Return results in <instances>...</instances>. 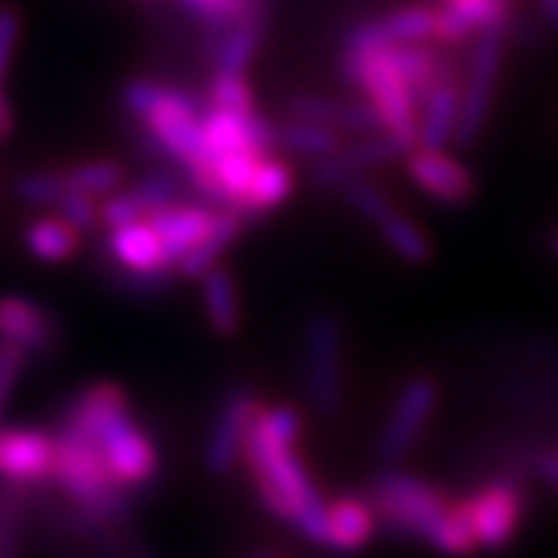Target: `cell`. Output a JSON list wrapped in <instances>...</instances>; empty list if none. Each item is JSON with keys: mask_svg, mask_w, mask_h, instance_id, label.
Wrapping results in <instances>:
<instances>
[{"mask_svg": "<svg viewBox=\"0 0 558 558\" xmlns=\"http://www.w3.org/2000/svg\"><path fill=\"white\" fill-rule=\"evenodd\" d=\"M13 134V106L3 94V81H0V140H7Z\"/></svg>", "mask_w": 558, "mask_h": 558, "instance_id": "b9f144b4", "label": "cell"}, {"mask_svg": "<svg viewBox=\"0 0 558 558\" xmlns=\"http://www.w3.org/2000/svg\"><path fill=\"white\" fill-rule=\"evenodd\" d=\"M403 156H407V149L391 134H385V131L363 134V137L351 140V143H341L332 156L311 161L307 178H311L314 190L332 193V190H341L344 183L366 178L369 171L385 168V165L403 159Z\"/></svg>", "mask_w": 558, "mask_h": 558, "instance_id": "30bf717a", "label": "cell"}, {"mask_svg": "<svg viewBox=\"0 0 558 558\" xmlns=\"http://www.w3.org/2000/svg\"><path fill=\"white\" fill-rule=\"evenodd\" d=\"M438 400L440 385L435 376H413L400 385L398 398L391 403L376 438V453L381 462H400L403 457H410V450L416 447L422 432L435 416Z\"/></svg>", "mask_w": 558, "mask_h": 558, "instance_id": "8992f818", "label": "cell"}, {"mask_svg": "<svg viewBox=\"0 0 558 558\" xmlns=\"http://www.w3.org/2000/svg\"><path fill=\"white\" fill-rule=\"evenodd\" d=\"M462 512L472 524V534L478 539V549H502L519 534L527 494L519 481L499 478L478 487L472 497L459 499Z\"/></svg>", "mask_w": 558, "mask_h": 558, "instance_id": "52a82bcc", "label": "cell"}, {"mask_svg": "<svg viewBox=\"0 0 558 558\" xmlns=\"http://www.w3.org/2000/svg\"><path fill=\"white\" fill-rule=\"evenodd\" d=\"M128 413H131V398L119 381H94L78 388L72 398H65L53 422V432L78 435L97 444L102 432Z\"/></svg>", "mask_w": 558, "mask_h": 558, "instance_id": "4fadbf2b", "label": "cell"}, {"mask_svg": "<svg viewBox=\"0 0 558 558\" xmlns=\"http://www.w3.org/2000/svg\"><path fill=\"white\" fill-rule=\"evenodd\" d=\"M202 314L218 339H233L242 329L240 282L227 264L211 267L202 277Z\"/></svg>", "mask_w": 558, "mask_h": 558, "instance_id": "ffe728a7", "label": "cell"}, {"mask_svg": "<svg viewBox=\"0 0 558 558\" xmlns=\"http://www.w3.org/2000/svg\"><path fill=\"white\" fill-rule=\"evenodd\" d=\"M22 240H25V248L35 258L47 260V264L72 260L81 248V233L72 223H65L60 215L57 218L28 220L25 230H22Z\"/></svg>", "mask_w": 558, "mask_h": 558, "instance_id": "cb8c5ba5", "label": "cell"}, {"mask_svg": "<svg viewBox=\"0 0 558 558\" xmlns=\"http://www.w3.org/2000/svg\"><path fill=\"white\" fill-rule=\"evenodd\" d=\"M537 475L558 487V450H553V453H543V457L537 459Z\"/></svg>", "mask_w": 558, "mask_h": 558, "instance_id": "60d3db41", "label": "cell"}, {"mask_svg": "<svg viewBox=\"0 0 558 558\" xmlns=\"http://www.w3.org/2000/svg\"><path fill=\"white\" fill-rule=\"evenodd\" d=\"M16 40H20V13L13 7H0V81L10 72Z\"/></svg>", "mask_w": 558, "mask_h": 558, "instance_id": "ab89813d", "label": "cell"}, {"mask_svg": "<svg viewBox=\"0 0 558 558\" xmlns=\"http://www.w3.org/2000/svg\"><path fill=\"white\" fill-rule=\"evenodd\" d=\"M100 274L116 292L128 299H159L178 279V270H131L116 264L109 255L100 258Z\"/></svg>", "mask_w": 558, "mask_h": 558, "instance_id": "4316f807", "label": "cell"}, {"mask_svg": "<svg viewBox=\"0 0 558 558\" xmlns=\"http://www.w3.org/2000/svg\"><path fill=\"white\" fill-rule=\"evenodd\" d=\"M28 357L22 354L16 344L0 339V418L7 413V403L13 398L16 385H20L22 369H25Z\"/></svg>", "mask_w": 558, "mask_h": 558, "instance_id": "f35d334b", "label": "cell"}, {"mask_svg": "<svg viewBox=\"0 0 558 558\" xmlns=\"http://www.w3.org/2000/svg\"><path fill=\"white\" fill-rule=\"evenodd\" d=\"M69 186H75L81 193L94 196V199H106L112 193H119L121 183H124V168L119 161L109 159H94V161H78L65 171Z\"/></svg>", "mask_w": 558, "mask_h": 558, "instance_id": "f1b7e54d", "label": "cell"}, {"mask_svg": "<svg viewBox=\"0 0 558 558\" xmlns=\"http://www.w3.org/2000/svg\"><path fill=\"white\" fill-rule=\"evenodd\" d=\"M65 190V171H25L13 180V196L28 208H57Z\"/></svg>", "mask_w": 558, "mask_h": 558, "instance_id": "4dcf8cb0", "label": "cell"}, {"mask_svg": "<svg viewBox=\"0 0 558 558\" xmlns=\"http://www.w3.org/2000/svg\"><path fill=\"white\" fill-rule=\"evenodd\" d=\"M274 128H277V149H286L292 156L311 161L332 156L344 143V134L336 131V128H323V124H314V121L289 119V116Z\"/></svg>", "mask_w": 558, "mask_h": 558, "instance_id": "d4e9b609", "label": "cell"}, {"mask_svg": "<svg viewBox=\"0 0 558 558\" xmlns=\"http://www.w3.org/2000/svg\"><path fill=\"white\" fill-rule=\"evenodd\" d=\"M0 339L16 344L28 360H50L62 348V319L22 295H0Z\"/></svg>", "mask_w": 558, "mask_h": 558, "instance_id": "7c38bea8", "label": "cell"}, {"mask_svg": "<svg viewBox=\"0 0 558 558\" xmlns=\"http://www.w3.org/2000/svg\"><path fill=\"white\" fill-rule=\"evenodd\" d=\"M435 3L459 16L475 35L490 28H509V16H512L509 0H435Z\"/></svg>", "mask_w": 558, "mask_h": 558, "instance_id": "1f68e13d", "label": "cell"}, {"mask_svg": "<svg viewBox=\"0 0 558 558\" xmlns=\"http://www.w3.org/2000/svg\"><path fill=\"white\" fill-rule=\"evenodd\" d=\"M304 432L301 410L289 403L264 407L248 428L242 447V462L252 475L255 494L264 509L279 521L299 527L311 543H326V499L299 453V438Z\"/></svg>", "mask_w": 558, "mask_h": 558, "instance_id": "6da1fadb", "label": "cell"}, {"mask_svg": "<svg viewBox=\"0 0 558 558\" xmlns=\"http://www.w3.org/2000/svg\"><path fill=\"white\" fill-rule=\"evenodd\" d=\"M556 252H558V233H556Z\"/></svg>", "mask_w": 558, "mask_h": 558, "instance_id": "ee69618b", "label": "cell"}, {"mask_svg": "<svg viewBox=\"0 0 558 558\" xmlns=\"http://www.w3.org/2000/svg\"><path fill=\"white\" fill-rule=\"evenodd\" d=\"M403 171L428 199L440 202V205L459 208L478 196V180L472 174V168L457 159L447 146L444 149L413 146L403 156Z\"/></svg>", "mask_w": 558, "mask_h": 558, "instance_id": "8fae6325", "label": "cell"}, {"mask_svg": "<svg viewBox=\"0 0 558 558\" xmlns=\"http://www.w3.org/2000/svg\"><path fill=\"white\" fill-rule=\"evenodd\" d=\"M205 106L208 109H223V112H236V116H252L258 112L255 90L245 75H223L215 72L211 81L205 84Z\"/></svg>", "mask_w": 558, "mask_h": 558, "instance_id": "f546056e", "label": "cell"}, {"mask_svg": "<svg viewBox=\"0 0 558 558\" xmlns=\"http://www.w3.org/2000/svg\"><path fill=\"white\" fill-rule=\"evenodd\" d=\"M537 10H539V20L546 28H553L558 32V0H537Z\"/></svg>", "mask_w": 558, "mask_h": 558, "instance_id": "7bdbcfd3", "label": "cell"}, {"mask_svg": "<svg viewBox=\"0 0 558 558\" xmlns=\"http://www.w3.org/2000/svg\"><path fill=\"white\" fill-rule=\"evenodd\" d=\"M341 75L376 109L381 131L410 153L418 143V97L391 47H341Z\"/></svg>", "mask_w": 558, "mask_h": 558, "instance_id": "3957f363", "label": "cell"}, {"mask_svg": "<svg viewBox=\"0 0 558 558\" xmlns=\"http://www.w3.org/2000/svg\"><path fill=\"white\" fill-rule=\"evenodd\" d=\"M215 215H218V208H211L205 202H180V205H171L165 211L149 215L146 220L159 233V240L165 242V252H168V260L178 270L180 258L205 240V233L215 223Z\"/></svg>", "mask_w": 558, "mask_h": 558, "instance_id": "d6986e66", "label": "cell"}, {"mask_svg": "<svg viewBox=\"0 0 558 558\" xmlns=\"http://www.w3.org/2000/svg\"><path fill=\"white\" fill-rule=\"evenodd\" d=\"M161 94H165V84L156 78H128L121 87V109L131 116V119L143 121L156 106H159Z\"/></svg>", "mask_w": 558, "mask_h": 558, "instance_id": "836d02e7", "label": "cell"}, {"mask_svg": "<svg viewBox=\"0 0 558 558\" xmlns=\"http://www.w3.org/2000/svg\"><path fill=\"white\" fill-rule=\"evenodd\" d=\"M97 447L102 450L112 481L124 490H137L159 478V447L131 413L116 418L100 435Z\"/></svg>", "mask_w": 558, "mask_h": 558, "instance_id": "9c48e42d", "label": "cell"}, {"mask_svg": "<svg viewBox=\"0 0 558 558\" xmlns=\"http://www.w3.org/2000/svg\"><path fill=\"white\" fill-rule=\"evenodd\" d=\"M106 255L131 270H174L165 242L149 220H137L119 230H106Z\"/></svg>", "mask_w": 558, "mask_h": 558, "instance_id": "44dd1931", "label": "cell"}, {"mask_svg": "<svg viewBox=\"0 0 558 558\" xmlns=\"http://www.w3.org/2000/svg\"><path fill=\"white\" fill-rule=\"evenodd\" d=\"M260 16H240L230 25H211L205 38V62L223 75H245V69L258 57L264 40Z\"/></svg>", "mask_w": 558, "mask_h": 558, "instance_id": "e0dca14e", "label": "cell"}, {"mask_svg": "<svg viewBox=\"0 0 558 558\" xmlns=\"http://www.w3.org/2000/svg\"><path fill=\"white\" fill-rule=\"evenodd\" d=\"M22 534V499L16 494H0V558L16 556Z\"/></svg>", "mask_w": 558, "mask_h": 558, "instance_id": "74e56055", "label": "cell"}, {"mask_svg": "<svg viewBox=\"0 0 558 558\" xmlns=\"http://www.w3.org/2000/svg\"><path fill=\"white\" fill-rule=\"evenodd\" d=\"M57 438L47 428L0 425V481L10 487H35L53 481Z\"/></svg>", "mask_w": 558, "mask_h": 558, "instance_id": "5bb4252c", "label": "cell"}, {"mask_svg": "<svg viewBox=\"0 0 558 558\" xmlns=\"http://www.w3.org/2000/svg\"><path fill=\"white\" fill-rule=\"evenodd\" d=\"M369 499L388 534L425 539L438 553L453 558L475 556L478 549L462 502H453L444 490L418 475L388 469L373 481Z\"/></svg>", "mask_w": 558, "mask_h": 558, "instance_id": "7a4b0ae2", "label": "cell"}, {"mask_svg": "<svg viewBox=\"0 0 558 558\" xmlns=\"http://www.w3.org/2000/svg\"><path fill=\"white\" fill-rule=\"evenodd\" d=\"M242 227H245V218H242L240 211H230V208H218V215H215V223H211V230L205 233V240L196 245V248H190L178 264V277L180 279H202L211 267H218L220 258L227 255V248L233 245V242L240 240Z\"/></svg>", "mask_w": 558, "mask_h": 558, "instance_id": "603a6c76", "label": "cell"}, {"mask_svg": "<svg viewBox=\"0 0 558 558\" xmlns=\"http://www.w3.org/2000/svg\"><path fill=\"white\" fill-rule=\"evenodd\" d=\"M506 35H509L506 28H490L472 40L469 62L462 65V102H459L457 134H453L457 146H475L490 121L502 60H506V44H509Z\"/></svg>", "mask_w": 558, "mask_h": 558, "instance_id": "5b68a950", "label": "cell"}, {"mask_svg": "<svg viewBox=\"0 0 558 558\" xmlns=\"http://www.w3.org/2000/svg\"><path fill=\"white\" fill-rule=\"evenodd\" d=\"M339 193L341 199H344V205H348L357 218H363L366 223H373V227H379L381 220L388 218L391 211H398L395 199H391L381 186H376L373 180L366 178L344 183Z\"/></svg>", "mask_w": 558, "mask_h": 558, "instance_id": "d6a6232c", "label": "cell"}, {"mask_svg": "<svg viewBox=\"0 0 558 558\" xmlns=\"http://www.w3.org/2000/svg\"><path fill=\"white\" fill-rule=\"evenodd\" d=\"M57 215H60L65 223H72L78 233H90L97 223H100V202L87 193H81L75 186L65 190V196L57 205Z\"/></svg>", "mask_w": 558, "mask_h": 558, "instance_id": "d590c367", "label": "cell"}, {"mask_svg": "<svg viewBox=\"0 0 558 558\" xmlns=\"http://www.w3.org/2000/svg\"><path fill=\"white\" fill-rule=\"evenodd\" d=\"M295 193V171L286 159H279L277 153L264 156L252 178V186H248V196L242 202V218L245 220H258L270 211H277L282 202L289 199Z\"/></svg>", "mask_w": 558, "mask_h": 558, "instance_id": "7402d4cb", "label": "cell"}, {"mask_svg": "<svg viewBox=\"0 0 558 558\" xmlns=\"http://www.w3.org/2000/svg\"><path fill=\"white\" fill-rule=\"evenodd\" d=\"M376 230H379L381 242L410 267H425L428 260L435 258V242L428 236V230L416 218L403 215L400 208L381 220Z\"/></svg>", "mask_w": 558, "mask_h": 558, "instance_id": "484cf974", "label": "cell"}, {"mask_svg": "<svg viewBox=\"0 0 558 558\" xmlns=\"http://www.w3.org/2000/svg\"><path fill=\"white\" fill-rule=\"evenodd\" d=\"M509 3H515V0H509Z\"/></svg>", "mask_w": 558, "mask_h": 558, "instance_id": "f6af8a7d", "label": "cell"}, {"mask_svg": "<svg viewBox=\"0 0 558 558\" xmlns=\"http://www.w3.org/2000/svg\"><path fill=\"white\" fill-rule=\"evenodd\" d=\"M146 218H149V215H146L143 202L134 196L131 186L100 199V227H106V230H119V227H128V223H137V220Z\"/></svg>", "mask_w": 558, "mask_h": 558, "instance_id": "e575fe53", "label": "cell"}, {"mask_svg": "<svg viewBox=\"0 0 558 558\" xmlns=\"http://www.w3.org/2000/svg\"><path fill=\"white\" fill-rule=\"evenodd\" d=\"M260 410H264V403L255 395V388H248V385H233L223 395L218 413L211 418L208 438H205V453H202L205 469L215 478L233 475V469H236V462L242 457V447H245V438H248V428L258 418Z\"/></svg>", "mask_w": 558, "mask_h": 558, "instance_id": "ba28073f", "label": "cell"}, {"mask_svg": "<svg viewBox=\"0 0 558 558\" xmlns=\"http://www.w3.org/2000/svg\"><path fill=\"white\" fill-rule=\"evenodd\" d=\"M379 531V515L373 509V499L357 497V494H344L326 502V543L323 549L332 553H360L363 546H369V539Z\"/></svg>", "mask_w": 558, "mask_h": 558, "instance_id": "ac0fdd59", "label": "cell"}, {"mask_svg": "<svg viewBox=\"0 0 558 558\" xmlns=\"http://www.w3.org/2000/svg\"><path fill=\"white\" fill-rule=\"evenodd\" d=\"M301 385L319 418L344 407V329L332 311H314L301 329Z\"/></svg>", "mask_w": 558, "mask_h": 558, "instance_id": "277c9868", "label": "cell"}, {"mask_svg": "<svg viewBox=\"0 0 558 558\" xmlns=\"http://www.w3.org/2000/svg\"><path fill=\"white\" fill-rule=\"evenodd\" d=\"M459 102H462V65L447 60L432 87L418 97V143L444 149L453 143L459 121Z\"/></svg>", "mask_w": 558, "mask_h": 558, "instance_id": "9a60e30c", "label": "cell"}, {"mask_svg": "<svg viewBox=\"0 0 558 558\" xmlns=\"http://www.w3.org/2000/svg\"><path fill=\"white\" fill-rule=\"evenodd\" d=\"M180 3H183L186 13H193L208 28L211 25H230V22L245 16V10H248L245 0H180Z\"/></svg>", "mask_w": 558, "mask_h": 558, "instance_id": "8d00e7d4", "label": "cell"}, {"mask_svg": "<svg viewBox=\"0 0 558 558\" xmlns=\"http://www.w3.org/2000/svg\"><path fill=\"white\" fill-rule=\"evenodd\" d=\"M289 119L314 121L323 128H336L341 134H379L381 121L366 100H341L326 94H289L282 102Z\"/></svg>", "mask_w": 558, "mask_h": 558, "instance_id": "2e32d148", "label": "cell"}, {"mask_svg": "<svg viewBox=\"0 0 558 558\" xmlns=\"http://www.w3.org/2000/svg\"><path fill=\"white\" fill-rule=\"evenodd\" d=\"M131 190L143 202L146 215H156V211L186 202L190 180L183 178V171H178V168H159V171H149L146 178H140Z\"/></svg>", "mask_w": 558, "mask_h": 558, "instance_id": "83f0119b", "label": "cell"}]
</instances>
